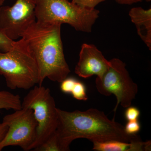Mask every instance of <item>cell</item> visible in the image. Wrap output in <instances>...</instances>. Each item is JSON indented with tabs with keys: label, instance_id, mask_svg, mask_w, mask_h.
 <instances>
[{
	"label": "cell",
	"instance_id": "11",
	"mask_svg": "<svg viewBox=\"0 0 151 151\" xmlns=\"http://www.w3.org/2000/svg\"><path fill=\"white\" fill-rule=\"evenodd\" d=\"M92 149L97 151H147L151 150V141L141 139L130 142L118 140L93 142Z\"/></svg>",
	"mask_w": 151,
	"mask_h": 151
},
{
	"label": "cell",
	"instance_id": "12",
	"mask_svg": "<svg viewBox=\"0 0 151 151\" xmlns=\"http://www.w3.org/2000/svg\"><path fill=\"white\" fill-rule=\"evenodd\" d=\"M22 101L18 94L6 91H0V110H19L22 108Z\"/></svg>",
	"mask_w": 151,
	"mask_h": 151
},
{
	"label": "cell",
	"instance_id": "22",
	"mask_svg": "<svg viewBox=\"0 0 151 151\" xmlns=\"http://www.w3.org/2000/svg\"><path fill=\"white\" fill-rule=\"evenodd\" d=\"M5 0H0V6L2 5L4 3Z\"/></svg>",
	"mask_w": 151,
	"mask_h": 151
},
{
	"label": "cell",
	"instance_id": "8",
	"mask_svg": "<svg viewBox=\"0 0 151 151\" xmlns=\"http://www.w3.org/2000/svg\"><path fill=\"white\" fill-rule=\"evenodd\" d=\"M36 0H17L12 6L0 7V30L13 40L36 21Z\"/></svg>",
	"mask_w": 151,
	"mask_h": 151
},
{
	"label": "cell",
	"instance_id": "14",
	"mask_svg": "<svg viewBox=\"0 0 151 151\" xmlns=\"http://www.w3.org/2000/svg\"><path fill=\"white\" fill-rule=\"evenodd\" d=\"M70 94L76 100L86 101L88 99L85 85L79 81H76Z\"/></svg>",
	"mask_w": 151,
	"mask_h": 151
},
{
	"label": "cell",
	"instance_id": "5",
	"mask_svg": "<svg viewBox=\"0 0 151 151\" xmlns=\"http://www.w3.org/2000/svg\"><path fill=\"white\" fill-rule=\"evenodd\" d=\"M22 108L31 109L37 122L36 137L32 147L33 150L56 131L58 116L55 101L50 90L42 85L31 89L22 101Z\"/></svg>",
	"mask_w": 151,
	"mask_h": 151
},
{
	"label": "cell",
	"instance_id": "2",
	"mask_svg": "<svg viewBox=\"0 0 151 151\" xmlns=\"http://www.w3.org/2000/svg\"><path fill=\"white\" fill-rule=\"evenodd\" d=\"M61 25L34 22L22 34L38 68V85L47 78L60 83L70 73L65 60L61 37Z\"/></svg>",
	"mask_w": 151,
	"mask_h": 151
},
{
	"label": "cell",
	"instance_id": "15",
	"mask_svg": "<svg viewBox=\"0 0 151 151\" xmlns=\"http://www.w3.org/2000/svg\"><path fill=\"white\" fill-rule=\"evenodd\" d=\"M14 41L0 30V51L6 52L10 50L13 46Z\"/></svg>",
	"mask_w": 151,
	"mask_h": 151
},
{
	"label": "cell",
	"instance_id": "7",
	"mask_svg": "<svg viewBox=\"0 0 151 151\" xmlns=\"http://www.w3.org/2000/svg\"><path fill=\"white\" fill-rule=\"evenodd\" d=\"M8 127L5 137L0 143V151L9 146H17L23 150H31L36 137L37 122L32 110L22 108L4 117Z\"/></svg>",
	"mask_w": 151,
	"mask_h": 151
},
{
	"label": "cell",
	"instance_id": "21",
	"mask_svg": "<svg viewBox=\"0 0 151 151\" xmlns=\"http://www.w3.org/2000/svg\"><path fill=\"white\" fill-rule=\"evenodd\" d=\"M120 4L132 5V4L142 1L143 0H115Z\"/></svg>",
	"mask_w": 151,
	"mask_h": 151
},
{
	"label": "cell",
	"instance_id": "1",
	"mask_svg": "<svg viewBox=\"0 0 151 151\" xmlns=\"http://www.w3.org/2000/svg\"><path fill=\"white\" fill-rule=\"evenodd\" d=\"M58 124L57 134L65 151H70V145L76 139L83 138L91 142L118 140L130 142L141 139L136 134L126 133L124 127L110 120L103 111L97 109L73 112L57 108Z\"/></svg>",
	"mask_w": 151,
	"mask_h": 151
},
{
	"label": "cell",
	"instance_id": "3",
	"mask_svg": "<svg viewBox=\"0 0 151 151\" xmlns=\"http://www.w3.org/2000/svg\"><path fill=\"white\" fill-rule=\"evenodd\" d=\"M0 74L11 89L28 90L38 84L37 63L23 38L15 41L9 51H0Z\"/></svg>",
	"mask_w": 151,
	"mask_h": 151
},
{
	"label": "cell",
	"instance_id": "9",
	"mask_svg": "<svg viewBox=\"0 0 151 151\" xmlns=\"http://www.w3.org/2000/svg\"><path fill=\"white\" fill-rule=\"evenodd\" d=\"M111 65L94 45L84 43L81 46L79 60L75 68V73L80 77L88 78L94 75L100 77Z\"/></svg>",
	"mask_w": 151,
	"mask_h": 151
},
{
	"label": "cell",
	"instance_id": "10",
	"mask_svg": "<svg viewBox=\"0 0 151 151\" xmlns=\"http://www.w3.org/2000/svg\"><path fill=\"white\" fill-rule=\"evenodd\" d=\"M131 20L136 26L139 35L151 50V9H144L142 8L134 7L129 12Z\"/></svg>",
	"mask_w": 151,
	"mask_h": 151
},
{
	"label": "cell",
	"instance_id": "13",
	"mask_svg": "<svg viewBox=\"0 0 151 151\" xmlns=\"http://www.w3.org/2000/svg\"><path fill=\"white\" fill-rule=\"evenodd\" d=\"M33 151H65L63 147L56 131L47 139L41 145Z\"/></svg>",
	"mask_w": 151,
	"mask_h": 151
},
{
	"label": "cell",
	"instance_id": "20",
	"mask_svg": "<svg viewBox=\"0 0 151 151\" xmlns=\"http://www.w3.org/2000/svg\"><path fill=\"white\" fill-rule=\"evenodd\" d=\"M8 129V127L4 122L0 123V143L3 140Z\"/></svg>",
	"mask_w": 151,
	"mask_h": 151
},
{
	"label": "cell",
	"instance_id": "4",
	"mask_svg": "<svg viewBox=\"0 0 151 151\" xmlns=\"http://www.w3.org/2000/svg\"><path fill=\"white\" fill-rule=\"evenodd\" d=\"M36 20L42 23L67 24L77 31L90 32L100 11L68 0H36Z\"/></svg>",
	"mask_w": 151,
	"mask_h": 151
},
{
	"label": "cell",
	"instance_id": "16",
	"mask_svg": "<svg viewBox=\"0 0 151 151\" xmlns=\"http://www.w3.org/2000/svg\"><path fill=\"white\" fill-rule=\"evenodd\" d=\"M76 81L75 78L67 77L60 82V90L65 94H70Z\"/></svg>",
	"mask_w": 151,
	"mask_h": 151
},
{
	"label": "cell",
	"instance_id": "18",
	"mask_svg": "<svg viewBox=\"0 0 151 151\" xmlns=\"http://www.w3.org/2000/svg\"><path fill=\"white\" fill-rule=\"evenodd\" d=\"M106 0H72V2L80 6L88 9H95L98 4Z\"/></svg>",
	"mask_w": 151,
	"mask_h": 151
},
{
	"label": "cell",
	"instance_id": "17",
	"mask_svg": "<svg viewBox=\"0 0 151 151\" xmlns=\"http://www.w3.org/2000/svg\"><path fill=\"white\" fill-rule=\"evenodd\" d=\"M140 129V124L138 120L128 121L126 126L124 127L125 132L129 135L136 134L138 132H139Z\"/></svg>",
	"mask_w": 151,
	"mask_h": 151
},
{
	"label": "cell",
	"instance_id": "23",
	"mask_svg": "<svg viewBox=\"0 0 151 151\" xmlns=\"http://www.w3.org/2000/svg\"><path fill=\"white\" fill-rule=\"evenodd\" d=\"M145 1L147 2H150L151 1V0H145Z\"/></svg>",
	"mask_w": 151,
	"mask_h": 151
},
{
	"label": "cell",
	"instance_id": "19",
	"mask_svg": "<svg viewBox=\"0 0 151 151\" xmlns=\"http://www.w3.org/2000/svg\"><path fill=\"white\" fill-rule=\"evenodd\" d=\"M125 111V116L126 119L128 121H134L138 120L140 114V112L137 108L132 106H129L127 108Z\"/></svg>",
	"mask_w": 151,
	"mask_h": 151
},
{
	"label": "cell",
	"instance_id": "6",
	"mask_svg": "<svg viewBox=\"0 0 151 151\" xmlns=\"http://www.w3.org/2000/svg\"><path fill=\"white\" fill-rule=\"evenodd\" d=\"M111 65L100 77H97L95 84L98 92L105 96L115 95L117 103L116 113L119 105L127 108L132 105L138 92V85L130 77L126 65L121 60L114 58L110 60Z\"/></svg>",
	"mask_w": 151,
	"mask_h": 151
}]
</instances>
